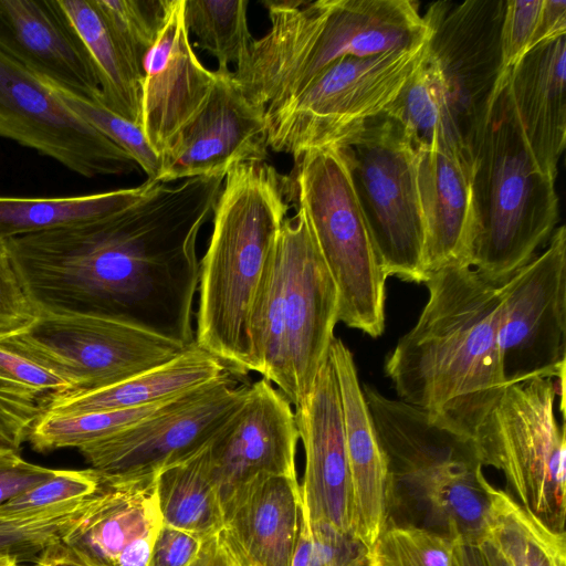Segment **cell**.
I'll return each mask as SVG.
<instances>
[{"instance_id": "cell-1", "label": "cell", "mask_w": 566, "mask_h": 566, "mask_svg": "<svg viewBox=\"0 0 566 566\" xmlns=\"http://www.w3.org/2000/svg\"><path fill=\"white\" fill-rule=\"evenodd\" d=\"M224 178L157 184L113 216L7 240L36 315L116 318L192 345L197 240Z\"/></svg>"}, {"instance_id": "cell-2", "label": "cell", "mask_w": 566, "mask_h": 566, "mask_svg": "<svg viewBox=\"0 0 566 566\" xmlns=\"http://www.w3.org/2000/svg\"><path fill=\"white\" fill-rule=\"evenodd\" d=\"M429 296L384 370L400 400L473 439L506 386L497 343L501 286L468 264L428 275Z\"/></svg>"}, {"instance_id": "cell-3", "label": "cell", "mask_w": 566, "mask_h": 566, "mask_svg": "<svg viewBox=\"0 0 566 566\" xmlns=\"http://www.w3.org/2000/svg\"><path fill=\"white\" fill-rule=\"evenodd\" d=\"M266 161L233 167L212 216L200 261L195 343L234 376L258 370L251 326L280 229L290 210V187Z\"/></svg>"}, {"instance_id": "cell-4", "label": "cell", "mask_w": 566, "mask_h": 566, "mask_svg": "<svg viewBox=\"0 0 566 566\" xmlns=\"http://www.w3.org/2000/svg\"><path fill=\"white\" fill-rule=\"evenodd\" d=\"M270 30L253 39L232 76L269 113L345 56L415 49L430 30L409 0H264Z\"/></svg>"}, {"instance_id": "cell-5", "label": "cell", "mask_w": 566, "mask_h": 566, "mask_svg": "<svg viewBox=\"0 0 566 566\" xmlns=\"http://www.w3.org/2000/svg\"><path fill=\"white\" fill-rule=\"evenodd\" d=\"M554 185L530 149L506 70L473 148L476 234L470 266L484 280L501 286L548 242L558 219Z\"/></svg>"}, {"instance_id": "cell-6", "label": "cell", "mask_w": 566, "mask_h": 566, "mask_svg": "<svg viewBox=\"0 0 566 566\" xmlns=\"http://www.w3.org/2000/svg\"><path fill=\"white\" fill-rule=\"evenodd\" d=\"M337 322V286L297 210L280 229L251 326L256 373L295 408L328 358Z\"/></svg>"}, {"instance_id": "cell-7", "label": "cell", "mask_w": 566, "mask_h": 566, "mask_svg": "<svg viewBox=\"0 0 566 566\" xmlns=\"http://www.w3.org/2000/svg\"><path fill=\"white\" fill-rule=\"evenodd\" d=\"M294 190L338 291V321L370 337L385 329V273L359 205L345 147L296 160Z\"/></svg>"}, {"instance_id": "cell-8", "label": "cell", "mask_w": 566, "mask_h": 566, "mask_svg": "<svg viewBox=\"0 0 566 566\" xmlns=\"http://www.w3.org/2000/svg\"><path fill=\"white\" fill-rule=\"evenodd\" d=\"M427 43L337 60L298 94L265 113L269 148L296 161L311 150L343 147L386 112L423 62Z\"/></svg>"}, {"instance_id": "cell-9", "label": "cell", "mask_w": 566, "mask_h": 566, "mask_svg": "<svg viewBox=\"0 0 566 566\" xmlns=\"http://www.w3.org/2000/svg\"><path fill=\"white\" fill-rule=\"evenodd\" d=\"M554 379L506 385L476 430L480 463L501 471L515 501L555 531L566 513L565 426L555 416Z\"/></svg>"}, {"instance_id": "cell-10", "label": "cell", "mask_w": 566, "mask_h": 566, "mask_svg": "<svg viewBox=\"0 0 566 566\" xmlns=\"http://www.w3.org/2000/svg\"><path fill=\"white\" fill-rule=\"evenodd\" d=\"M343 147L385 273L424 283V223L413 142L398 122L382 114Z\"/></svg>"}, {"instance_id": "cell-11", "label": "cell", "mask_w": 566, "mask_h": 566, "mask_svg": "<svg viewBox=\"0 0 566 566\" xmlns=\"http://www.w3.org/2000/svg\"><path fill=\"white\" fill-rule=\"evenodd\" d=\"M0 343L71 385L66 395L106 388L177 357L185 344L142 325L102 316L38 314Z\"/></svg>"}, {"instance_id": "cell-12", "label": "cell", "mask_w": 566, "mask_h": 566, "mask_svg": "<svg viewBox=\"0 0 566 566\" xmlns=\"http://www.w3.org/2000/svg\"><path fill=\"white\" fill-rule=\"evenodd\" d=\"M249 386L226 373L171 398L139 422L78 449L104 478L157 474L206 447L244 402Z\"/></svg>"}, {"instance_id": "cell-13", "label": "cell", "mask_w": 566, "mask_h": 566, "mask_svg": "<svg viewBox=\"0 0 566 566\" xmlns=\"http://www.w3.org/2000/svg\"><path fill=\"white\" fill-rule=\"evenodd\" d=\"M497 343L506 385L535 377L565 388L566 229L501 285Z\"/></svg>"}, {"instance_id": "cell-14", "label": "cell", "mask_w": 566, "mask_h": 566, "mask_svg": "<svg viewBox=\"0 0 566 566\" xmlns=\"http://www.w3.org/2000/svg\"><path fill=\"white\" fill-rule=\"evenodd\" d=\"M0 137L94 178L135 171L134 159L74 113L48 82L0 53Z\"/></svg>"}, {"instance_id": "cell-15", "label": "cell", "mask_w": 566, "mask_h": 566, "mask_svg": "<svg viewBox=\"0 0 566 566\" xmlns=\"http://www.w3.org/2000/svg\"><path fill=\"white\" fill-rule=\"evenodd\" d=\"M505 3L437 1L423 15L430 30L427 54L441 75L463 145L472 157L490 101L506 71L501 52Z\"/></svg>"}, {"instance_id": "cell-16", "label": "cell", "mask_w": 566, "mask_h": 566, "mask_svg": "<svg viewBox=\"0 0 566 566\" xmlns=\"http://www.w3.org/2000/svg\"><path fill=\"white\" fill-rule=\"evenodd\" d=\"M265 108L250 102L230 69H217L198 113L161 156L157 182L227 175L233 167L269 157Z\"/></svg>"}, {"instance_id": "cell-17", "label": "cell", "mask_w": 566, "mask_h": 566, "mask_svg": "<svg viewBox=\"0 0 566 566\" xmlns=\"http://www.w3.org/2000/svg\"><path fill=\"white\" fill-rule=\"evenodd\" d=\"M298 440L295 412L286 397L263 377L251 384L244 402L210 442L221 505L258 476L297 479Z\"/></svg>"}, {"instance_id": "cell-18", "label": "cell", "mask_w": 566, "mask_h": 566, "mask_svg": "<svg viewBox=\"0 0 566 566\" xmlns=\"http://www.w3.org/2000/svg\"><path fill=\"white\" fill-rule=\"evenodd\" d=\"M305 452L300 492L311 523H325L350 535L352 494L338 382L327 358L308 396L295 408ZM352 536V535H350Z\"/></svg>"}, {"instance_id": "cell-19", "label": "cell", "mask_w": 566, "mask_h": 566, "mask_svg": "<svg viewBox=\"0 0 566 566\" xmlns=\"http://www.w3.org/2000/svg\"><path fill=\"white\" fill-rule=\"evenodd\" d=\"M0 53L72 95L101 102L91 54L60 0H0Z\"/></svg>"}, {"instance_id": "cell-20", "label": "cell", "mask_w": 566, "mask_h": 566, "mask_svg": "<svg viewBox=\"0 0 566 566\" xmlns=\"http://www.w3.org/2000/svg\"><path fill=\"white\" fill-rule=\"evenodd\" d=\"M184 1L171 0L157 40L143 61L140 128L158 156L206 102L214 71L197 56L184 18Z\"/></svg>"}, {"instance_id": "cell-21", "label": "cell", "mask_w": 566, "mask_h": 566, "mask_svg": "<svg viewBox=\"0 0 566 566\" xmlns=\"http://www.w3.org/2000/svg\"><path fill=\"white\" fill-rule=\"evenodd\" d=\"M163 524L156 474L101 475L90 506L62 541L96 566H147Z\"/></svg>"}, {"instance_id": "cell-22", "label": "cell", "mask_w": 566, "mask_h": 566, "mask_svg": "<svg viewBox=\"0 0 566 566\" xmlns=\"http://www.w3.org/2000/svg\"><path fill=\"white\" fill-rule=\"evenodd\" d=\"M416 150L426 273L449 265H470L476 234L473 158L461 148L440 143Z\"/></svg>"}, {"instance_id": "cell-23", "label": "cell", "mask_w": 566, "mask_h": 566, "mask_svg": "<svg viewBox=\"0 0 566 566\" xmlns=\"http://www.w3.org/2000/svg\"><path fill=\"white\" fill-rule=\"evenodd\" d=\"M301 509L297 479L258 476L222 502L219 542L234 566H291Z\"/></svg>"}, {"instance_id": "cell-24", "label": "cell", "mask_w": 566, "mask_h": 566, "mask_svg": "<svg viewBox=\"0 0 566 566\" xmlns=\"http://www.w3.org/2000/svg\"><path fill=\"white\" fill-rule=\"evenodd\" d=\"M328 358L343 409L350 475L353 538L368 551L388 524L392 475L379 442L350 349L334 337Z\"/></svg>"}, {"instance_id": "cell-25", "label": "cell", "mask_w": 566, "mask_h": 566, "mask_svg": "<svg viewBox=\"0 0 566 566\" xmlns=\"http://www.w3.org/2000/svg\"><path fill=\"white\" fill-rule=\"evenodd\" d=\"M566 34L532 48L507 70V85L530 149L556 179L566 139Z\"/></svg>"}, {"instance_id": "cell-26", "label": "cell", "mask_w": 566, "mask_h": 566, "mask_svg": "<svg viewBox=\"0 0 566 566\" xmlns=\"http://www.w3.org/2000/svg\"><path fill=\"white\" fill-rule=\"evenodd\" d=\"M228 373L193 343L171 360L113 386L56 398L48 415L129 409L166 401Z\"/></svg>"}, {"instance_id": "cell-27", "label": "cell", "mask_w": 566, "mask_h": 566, "mask_svg": "<svg viewBox=\"0 0 566 566\" xmlns=\"http://www.w3.org/2000/svg\"><path fill=\"white\" fill-rule=\"evenodd\" d=\"M157 184L81 196L25 198L0 196V240L103 219L143 199Z\"/></svg>"}, {"instance_id": "cell-28", "label": "cell", "mask_w": 566, "mask_h": 566, "mask_svg": "<svg viewBox=\"0 0 566 566\" xmlns=\"http://www.w3.org/2000/svg\"><path fill=\"white\" fill-rule=\"evenodd\" d=\"M210 442L156 474L164 524L201 541L218 534L223 523L220 493L212 475Z\"/></svg>"}, {"instance_id": "cell-29", "label": "cell", "mask_w": 566, "mask_h": 566, "mask_svg": "<svg viewBox=\"0 0 566 566\" xmlns=\"http://www.w3.org/2000/svg\"><path fill=\"white\" fill-rule=\"evenodd\" d=\"M71 385L0 343V447L19 452Z\"/></svg>"}, {"instance_id": "cell-30", "label": "cell", "mask_w": 566, "mask_h": 566, "mask_svg": "<svg viewBox=\"0 0 566 566\" xmlns=\"http://www.w3.org/2000/svg\"><path fill=\"white\" fill-rule=\"evenodd\" d=\"M491 544L509 566H566L565 532L553 530L507 492L485 482Z\"/></svg>"}, {"instance_id": "cell-31", "label": "cell", "mask_w": 566, "mask_h": 566, "mask_svg": "<svg viewBox=\"0 0 566 566\" xmlns=\"http://www.w3.org/2000/svg\"><path fill=\"white\" fill-rule=\"evenodd\" d=\"M60 3L91 54L101 85V103L140 126L143 76L117 45L93 0Z\"/></svg>"}, {"instance_id": "cell-32", "label": "cell", "mask_w": 566, "mask_h": 566, "mask_svg": "<svg viewBox=\"0 0 566 566\" xmlns=\"http://www.w3.org/2000/svg\"><path fill=\"white\" fill-rule=\"evenodd\" d=\"M384 114L402 126L416 147L440 143L472 157L463 145L441 75L428 54Z\"/></svg>"}, {"instance_id": "cell-33", "label": "cell", "mask_w": 566, "mask_h": 566, "mask_svg": "<svg viewBox=\"0 0 566 566\" xmlns=\"http://www.w3.org/2000/svg\"><path fill=\"white\" fill-rule=\"evenodd\" d=\"M248 0H185L184 18L196 44L229 69L245 56L253 38L248 27Z\"/></svg>"}, {"instance_id": "cell-34", "label": "cell", "mask_w": 566, "mask_h": 566, "mask_svg": "<svg viewBox=\"0 0 566 566\" xmlns=\"http://www.w3.org/2000/svg\"><path fill=\"white\" fill-rule=\"evenodd\" d=\"M169 400L129 409L46 415L33 428L29 441L39 452L63 448L80 449L139 422L158 411Z\"/></svg>"}, {"instance_id": "cell-35", "label": "cell", "mask_w": 566, "mask_h": 566, "mask_svg": "<svg viewBox=\"0 0 566 566\" xmlns=\"http://www.w3.org/2000/svg\"><path fill=\"white\" fill-rule=\"evenodd\" d=\"M93 494L28 516L0 517V559H13L19 565L34 563L50 544L62 539L85 513Z\"/></svg>"}, {"instance_id": "cell-36", "label": "cell", "mask_w": 566, "mask_h": 566, "mask_svg": "<svg viewBox=\"0 0 566 566\" xmlns=\"http://www.w3.org/2000/svg\"><path fill=\"white\" fill-rule=\"evenodd\" d=\"M459 544L440 532L387 524L367 551V566H459Z\"/></svg>"}, {"instance_id": "cell-37", "label": "cell", "mask_w": 566, "mask_h": 566, "mask_svg": "<svg viewBox=\"0 0 566 566\" xmlns=\"http://www.w3.org/2000/svg\"><path fill=\"white\" fill-rule=\"evenodd\" d=\"M117 45L143 76V61L158 38L171 0H93Z\"/></svg>"}, {"instance_id": "cell-38", "label": "cell", "mask_w": 566, "mask_h": 566, "mask_svg": "<svg viewBox=\"0 0 566 566\" xmlns=\"http://www.w3.org/2000/svg\"><path fill=\"white\" fill-rule=\"evenodd\" d=\"M51 86L74 113L127 153L144 170L148 180L157 182L161 171V158L150 147L138 124L117 115L101 102L87 101L52 84Z\"/></svg>"}, {"instance_id": "cell-39", "label": "cell", "mask_w": 566, "mask_h": 566, "mask_svg": "<svg viewBox=\"0 0 566 566\" xmlns=\"http://www.w3.org/2000/svg\"><path fill=\"white\" fill-rule=\"evenodd\" d=\"M101 484V475L93 469L55 470L41 483L0 506V517L14 518L34 514L54 505L84 499Z\"/></svg>"}, {"instance_id": "cell-40", "label": "cell", "mask_w": 566, "mask_h": 566, "mask_svg": "<svg viewBox=\"0 0 566 566\" xmlns=\"http://www.w3.org/2000/svg\"><path fill=\"white\" fill-rule=\"evenodd\" d=\"M544 0H506L501 27L504 70L514 66L532 48L537 35Z\"/></svg>"}, {"instance_id": "cell-41", "label": "cell", "mask_w": 566, "mask_h": 566, "mask_svg": "<svg viewBox=\"0 0 566 566\" xmlns=\"http://www.w3.org/2000/svg\"><path fill=\"white\" fill-rule=\"evenodd\" d=\"M36 313L25 295L6 241L0 240V337L30 325Z\"/></svg>"}, {"instance_id": "cell-42", "label": "cell", "mask_w": 566, "mask_h": 566, "mask_svg": "<svg viewBox=\"0 0 566 566\" xmlns=\"http://www.w3.org/2000/svg\"><path fill=\"white\" fill-rule=\"evenodd\" d=\"M54 473V469L30 463L19 452L0 447V506Z\"/></svg>"}, {"instance_id": "cell-43", "label": "cell", "mask_w": 566, "mask_h": 566, "mask_svg": "<svg viewBox=\"0 0 566 566\" xmlns=\"http://www.w3.org/2000/svg\"><path fill=\"white\" fill-rule=\"evenodd\" d=\"M201 542L187 532L163 524L147 566H190L199 553Z\"/></svg>"}, {"instance_id": "cell-44", "label": "cell", "mask_w": 566, "mask_h": 566, "mask_svg": "<svg viewBox=\"0 0 566 566\" xmlns=\"http://www.w3.org/2000/svg\"><path fill=\"white\" fill-rule=\"evenodd\" d=\"M33 566H96L82 552L62 539L50 544L35 559Z\"/></svg>"}, {"instance_id": "cell-45", "label": "cell", "mask_w": 566, "mask_h": 566, "mask_svg": "<svg viewBox=\"0 0 566 566\" xmlns=\"http://www.w3.org/2000/svg\"><path fill=\"white\" fill-rule=\"evenodd\" d=\"M566 34V1L544 0L537 44Z\"/></svg>"}, {"instance_id": "cell-46", "label": "cell", "mask_w": 566, "mask_h": 566, "mask_svg": "<svg viewBox=\"0 0 566 566\" xmlns=\"http://www.w3.org/2000/svg\"><path fill=\"white\" fill-rule=\"evenodd\" d=\"M190 566H234L227 552L221 546L218 534L201 542L196 559Z\"/></svg>"}, {"instance_id": "cell-47", "label": "cell", "mask_w": 566, "mask_h": 566, "mask_svg": "<svg viewBox=\"0 0 566 566\" xmlns=\"http://www.w3.org/2000/svg\"><path fill=\"white\" fill-rule=\"evenodd\" d=\"M459 566H489L480 548V545L472 543L459 544Z\"/></svg>"}, {"instance_id": "cell-48", "label": "cell", "mask_w": 566, "mask_h": 566, "mask_svg": "<svg viewBox=\"0 0 566 566\" xmlns=\"http://www.w3.org/2000/svg\"><path fill=\"white\" fill-rule=\"evenodd\" d=\"M18 565L19 564L13 559H9V558L0 559V566H18Z\"/></svg>"}, {"instance_id": "cell-49", "label": "cell", "mask_w": 566, "mask_h": 566, "mask_svg": "<svg viewBox=\"0 0 566 566\" xmlns=\"http://www.w3.org/2000/svg\"><path fill=\"white\" fill-rule=\"evenodd\" d=\"M18 566H20V565H18ZM32 566H33V565H32Z\"/></svg>"}]
</instances>
